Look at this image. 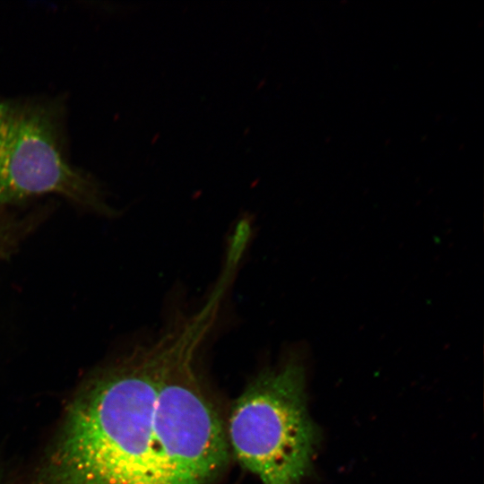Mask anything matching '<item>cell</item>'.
<instances>
[{"label":"cell","mask_w":484,"mask_h":484,"mask_svg":"<svg viewBox=\"0 0 484 484\" xmlns=\"http://www.w3.org/2000/svg\"><path fill=\"white\" fill-rule=\"evenodd\" d=\"M166 331L138 346L72 406L47 484H155L153 411Z\"/></svg>","instance_id":"6da1fadb"},{"label":"cell","mask_w":484,"mask_h":484,"mask_svg":"<svg viewBox=\"0 0 484 484\" xmlns=\"http://www.w3.org/2000/svg\"><path fill=\"white\" fill-rule=\"evenodd\" d=\"M212 324L211 315L199 310L171 324L152 419L156 484H209L229 461L227 432L195 367L198 348Z\"/></svg>","instance_id":"7a4b0ae2"},{"label":"cell","mask_w":484,"mask_h":484,"mask_svg":"<svg viewBox=\"0 0 484 484\" xmlns=\"http://www.w3.org/2000/svg\"><path fill=\"white\" fill-rule=\"evenodd\" d=\"M227 437L239 462L262 484H301L320 437L308 412L302 367L290 360L259 373L235 402Z\"/></svg>","instance_id":"3957f363"},{"label":"cell","mask_w":484,"mask_h":484,"mask_svg":"<svg viewBox=\"0 0 484 484\" xmlns=\"http://www.w3.org/2000/svg\"><path fill=\"white\" fill-rule=\"evenodd\" d=\"M59 136L48 108L0 99V203L47 193L98 203L91 185L64 156Z\"/></svg>","instance_id":"277c9868"}]
</instances>
